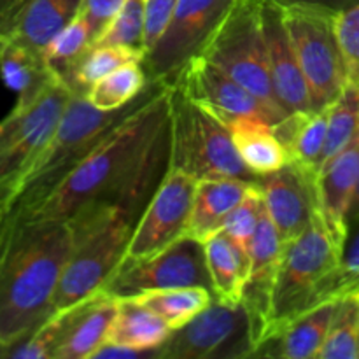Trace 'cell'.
I'll return each instance as SVG.
<instances>
[{
    "instance_id": "1",
    "label": "cell",
    "mask_w": 359,
    "mask_h": 359,
    "mask_svg": "<svg viewBox=\"0 0 359 359\" xmlns=\"http://www.w3.org/2000/svg\"><path fill=\"white\" fill-rule=\"evenodd\" d=\"M72 244L65 219L0 226V347L30 335L51 318Z\"/></svg>"
},
{
    "instance_id": "2",
    "label": "cell",
    "mask_w": 359,
    "mask_h": 359,
    "mask_svg": "<svg viewBox=\"0 0 359 359\" xmlns=\"http://www.w3.org/2000/svg\"><path fill=\"white\" fill-rule=\"evenodd\" d=\"M165 84L149 81L135 100L114 111H102L86 97L72 95L48 146L4 212L0 226L28 219L119 121L154 97Z\"/></svg>"
},
{
    "instance_id": "3",
    "label": "cell",
    "mask_w": 359,
    "mask_h": 359,
    "mask_svg": "<svg viewBox=\"0 0 359 359\" xmlns=\"http://www.w3.org/2000/svg\"><path fill=\"white\" fill-rule=\"evenodd\" d=\"M137 217L116 203H88L69 219L74 244L63 269L53 314H62L105 287L125 259Z\"/></svg>"
},
{
    "instance_id": "4",
    "label": "cell",
    "mask_w": 359,
    "mask_h": 359,
    "mask_svg": "<svg viewBox=\"0 0 359 359\" xmlns=\"http://www.w3.org/2000/svg\"><path fill=\"white\" fill-rule=\"evenodd\" d=\"M170 167L195 179L228 177L259 182L235 149L228 126L170 84Z\"/></svg>"
},
{
    "instance_id": "5",
    "label": "cell",
    "mask_w": 359,
    "mask_h": 359,
    "mask_svg": "<svg viewBox=\"0 0 359 359\" xmlns=\"http://www.w3.org/2000/svg\"><path fill=\"white\" fill-rule=\"evenodd\" d=\"M339 262L340 249L333 242L321 212H318L311 226L284 248L265 339L321 304L323 286Z\"/></svg>"
},
{
    "instance_id": "6",
    "label": "cell",
    "mask_w": 359,
    "mask_h": 359,
    "mask_svg": "<svg viewBox=\"0 0 359 359\" xmlns=\"http://www.w3.org/2000/svg\"><path fill=\"white\" fill-rule=\"evenodd\" d=\"M262 7L259 0H235L202 56L262 100L277 123L287 114L277 102L270 79Z\"/></svg>"
},
{
    "instance_id": "7",
    "label": "cell",
    "mask_w": 359,
    "mask_h": 359,
    "mask_svg": "<svg viewBox=\"0 0 359 359\" xmlns=\"http://www.w3.org/2000/svg\"><path fill=\"white\" fill-rule=\"evenodd\" d=\"M72 91L62 79L28 105H14L0 121V217L58 126Z\"/></svg>"
},
{
    "instance_id": "8",
    "label": "cell",
    "mask_w": 359,
    "mask_h": 359,
    "mask_svg": "<svg viewBox=\"0 0 359 359\" xmlns=\"http://www.w3.org/2000/svg\"><path fill=\"white\" fill-rule=\"evenodd\" d=\"M335 14L311 7H283L284 23L307 81L312 111L328 109L349 83L335 34Z\"/></svg>"
},
{
    "instance_id": "9",
    "label": "cell",
    "mask_w": 359,
    "mask_h": 359,
    "mask_svg": "<svg viewBox=\"0 0 359 359\" xmlns=\"http://www.w3.org/2000/svg\"><path fill=\"white\" fill-rule=\"evenodd\" d=\"M256 349L251 319L244 304L228 305L214 298L198 316L174 330L158 349L161 359L251 358Z\"/></svg>"
},
{
    "instance_id": "10",
    "label": "cell",
    "mask_w": 359,
    "mask_h": 359,
    "mask_svg": "<svg viewBox=\"0 0 359 359\" xmlns=\"http://www.w3.org/2000/svg\"><path fill=\"white\" fill-rule=\"evenodd\" d=\"M235 0H177L167 30L144 56L147 81L172 84L182 69L202 56Z\"/></svg>"
},
{
    "instance_id": "11",
    "label": "cell",
    "mask_w": 359,
    "mask_h": 359,
    "mask_svg": "<svg viewBox=\"0 0 359 359\" xmlns=\"http://www.w3.org/2000/svg\"><path fill=\"white\" fill-rule=\"evenodd\" d=\"M189 286L212 290L205 245L184 235L149 258L119 266L104 291L116 298H128L154 290Z\"/></svg>"
},
{
    "instance_id": "12",
    "label": "cell",
    "mask_w": 359,
    "mask_h": 359,
    "mask_svg": "<svg viewBox=\"0 0 359 359\" xmlns=\"http://www.w3.org/2000/svg\"><path fill=\"white\" fill-rule=\"evenodd\" d=\"M195 188L196 179L191 174L168 168L137 221L121 265L149 258L188 235Z\"/></svg>"
},
{
    "instance_id": "13",
    "label": "cell",
    "mask_w": 359,
    "mask_h": 359,
    "mask_svg": "<svg viewBox=\"0 0 359 359\" xmlns=\"http://www.w3.org/2000/svg\"><path fill=\"white\" fill-rule=\"evenodd\" d=\"M172 84L189 100L212 112L226 126L245 118L263 119L276 125V119L262 100L205 56L193 58Z\"/></svg>"
},
{
    "instance_id": "14",
    "label": "cell",
    "mask_w": 359,
    "mask_h": 359,
    "mask_svg": "<svg viewBox=\"0 0 359 359\" xmlns=\"http://www.w3.org/2000/svg\"><path fill=\"white\" fill-rule=\"evenodd\" d=\"M316 177L318 174L290 160L279 170L259 177L266 212L284 244L304 233L319 212Z\"/></svg>"
},
{
    "instance_id": "15",
    "label": "cell",
    "mask_w": 359,
    "mask_h": 359,
    "mask_svg": "<svg viewBox=\"0 0 359 359\" xmlns=\"http://www.w3.org/2000/svg\"><path fill=\"white\" fill-rule=\"evenodd\" d=\"M284 248L286 244L280 241L277 228L273 226L266 212L265 202H263L262 216H259L258 228H256L251 244V266H249L248 279L242 291V304L251 319L252 339H255L256 347L263 342L266 328H269L273 287H276Z\"/></svg>"
},
{
    "instance_id": "16",
    "label": "cell",
    "mask_w": 359,
    "mask_h": 359,
    "mask_svg": "<svg viewBox=\"0 0 359 359\" xmlns=\"http://www.w3.org/2000/svg\"><path fill=\"white\" fill-rule=\"evenodd\" d=\"M269 70L273 93L286 114L294 111H312L307 81L294 55L293 42L284 23L283 7L262 2Z\"/></svg>"
},
{
    "instance_id": "17",
    "label": "cell",
    "mask_w": 359,
    "mask_h": 359,
    "mask_svg": "<svg viewBox=\"0 0 359 359\" xmlns=\"http://www.w3.org/2000/svg\"><path fill=\"white\" fill-rule=\"evenodd\" d=\"M359 181V132L349 146L326 161L316 177L318 205L333 242L342 255L347 237L346 216Z\"/></svg>"
},
{
    "instance_id": "18",
    "label": "cell",
    "mask_w": 359,
    "mask_h": 359,
    "mask_svg": "<svg viewBox=\"0 0 359 359\" xmlns=\"http://www.w3.org/2000/svg\"><path fill=\"white\" fill-rule=\"evenodd\" d=\"M119 298L98 291L76 307L62 312L63 330L53 359H91L107 340Z\"/></svg>"
},
{
    "instance_id": "19",
    "label": "cell",
    "mask_w": 359,
    "mask_h": 359,
    "mask_svg": "<svg viewBox=\"0 0 359 359\" xmlns=\"http://www.w3.org/2000/svg\"><path fill=\"white\" fill-rule=\"evenodd\" d=\"M335 302L337 298L321 302L294 318L279 332L263 340L251 358L318 359L328 335Z\"/></svg>"
},
{
    "instance_id": "20",
    "label": "cell",
    "mask_w": 359,
    "mask_h": 359,
    "mask_svg": "<svg viewBox=\"0 0 359 359\" xmlns=\"http://www.w3.org/2000/svg\"><path fill=\"white\" fill-rule=\"evenodd\" d=\"M252 184H258V182L228 177L196 179L188 226L189 237L207 242L210 237L219 233L231 210L242 202Z\"/></svg>"
},
{
    "instance_id": "21",
    "label": "cell",
    "mask_w": 359,
    "mask_h": 359,
    "mask_svg": "<svg viewBox=\"0 0 359 359\" xmlns=\"http://www.w3.org/2000/svg\"><path fill=\"white\" fill-rule=\"evenodd\" d=\"M0 79L16 93V105H28L60 77L42 53L0 35Z\"/></svg>"
},
{
    "instance_id": "22",
    "label": "cell",
    "mask_w": 359,
    "mask_h": 359,
    "mask_svg": "<svg viewBox=\"0 0 359 359\" xmlns=\"http://www.w3.org/2000/svg\"><path fill=\"white\" fill-rule=\"evenodd\" d=\"M328 112L294 111L272 125L273 133L286 149L290 161L318 174L328 133Z\"/></svg>"
},
{
    "instance_id": "23",
    "label": "cell",
    "mask_w": 359,
    "mask_h": 359,
    "mask_svg": "<svg viewBox=\"0 0 359 359\" xmlns=\"http://www.w3.org/2000/svg\"><path fill=\"white\" fill-rule=\"evenodd\" d=\"M84 0H30L7 37L42 53L60 30L81 14Z\"/></svg>"
},
{
    "instance_id": "24",
    "label": "cell",
    "mask_w": 359,
    "mask_h": 359,
    "mask_svg": "<svg viewBox=\"0 0 359 359\" xmlns=\"http://www.w3.org/2000/svg\"><path fill=\"white\" fill-rule=\"evenodd\" d=\"M174 330L151 309L135 298H119L118 312L109 328L105 342L151 353L158 358V349L167 342Z\"/></svg>"
},
{
    "instance_id": "25",
    "label": "cell",
    "mask_w": 359,
    "mask_h": 359,
    "mask_svg": "<svg viewBox=\"0 0 359 359\" xmlns=\"http://www.w3.org/2000/svg\"><path fill=\"white\" fill-rule=\"evenodd\" d=\"M144 53L126 46L90 44L81 55L67 62L55 72L74 95L88 97L97 81L130 62H142Z\"/></svg>"
},
{
    "instance_id": "26",
    "label": "cell",
    "mask_w": 359,
    "mask_h": 359,
    "mask_svg": "<svg viewBox=\"0 0 359 359\" xmlns=\"http://www.w3.org/2000/svg\"><path fill=\"white\" fill-rule=\"evenodd\" d=\"M228 130L245 167L258 177L279 170L290 160L284 146L273 133L272 125L263 119H238L231 123Z\"/></svg>"
},
{
    "instance_id": "27",
    "label": "cell",
    "mask_w": 359,
    "mask_h": 359,
    "mask_svg": "<svg viewBox=\"0 0 359 359\" xmlns=\"http://www.w3.org/2000/svg\"><path fill=\"white\" fill-rule=\"evenodd\" d=\"M212 291L217 300L228 305L242 304V291L251 259L242 255L223 231L203 242Z\"/></svg>"
},
{
    "instance_id": "28",
    "label": "cell",
    "mask_w": 359,
    "mask_h": 359,
    "mask_svg": "<svg viewBox=\"0 0 359 359\" xmlns=\"http://www.w3.org/2000/svg\"><path fill=\"white\" fill-rule=\"evenodd\" d=\"M132 298L156 312L172 330H179L198 316L203 309L209 307L216 294L209 287L189 286L147 291Z\"/></svg>"
},
{
    "instance_id": "29",
    "label": "cell",
    "mask_w": 359,
    "mask_h": 359,
    "mask_svg": "<svg viewBox=\"0 0 359 359\" xmlns=\"http://www.w3.org/2000/svg\"><path fill=\"white\" fill-rule=\"evenodd\" d=\"M318 359H359V286L337 297L328 335Z\"/></svg>"
},
{
    "instance_id": "30",
    "label": "cell",
    "mask_w": 359,
    "mask_h": 359,
    "mask_svg": "<svg viewBox=\"0 0 359 359\" xmlns=\"http://www.w3.org/2000/svg\"><path fill=\"white\" fill-rule=\"evenodd\" d=\"M142 62H130L93 84L88 100L102 111H114L135 100L147 86Z\"/></svg>"
},
{
    "instance_id": "31",
    "label": "cell",
    "mask_w": 359,
    "mask_h": 359,
    "mask_svg": "<svg viewBox=\"0 0 359 359\" xmlns=\"http://www.w3.org/2000/svg\"><path fill=\"white\" fill-rule=\"evenodd\" d=\"M359 132V84L347 83L340 97L330 105L328 133L321 167L346 149Z\"/></svg>"
},
{
    "instance_id": "32",
    "label": "cell",
    "mask_w": 359,
    "mask_h": 359,
    "mask_svg": "<svg viewBox=\"0 0 359 359\" xmlns=\"http://www.w3.org/2000/svg\"><path fill=\"white\" fill-rule=\"evenodd\" d=\"M144 20H146V0H125L100 37L95 39L91 44L126 46L144 53Z\"/></svg>"
},
{
    "instance_id": "33",
    "label": "cell",
    "mask_w": 359,
    "mask_h": 359,
    "mask_svg": "<svg viewBox=\"0 0 359 359\" xmlns=\"http://www.w3.org/2000/svg\"><path fill=\"white\" fill-rule=\"evenodd\" d=\"M263 209V195L259 184H252L248 195L242 198V202L231 210L228 219L224 221L223 233L228 241L238 249L244 256L251 259V244L255 238L256 228H258L259 216Z\"/></svg>"
},
{
    "instance_id": "34",
    "label": "cell",
    "mask_w": 359,
    "mask_h": 359,
    "mask_svg": "<svg viewBox=\"0 0 359 359\" xmlns=\"http://www.w3.org/2000/svg\"><path fill=\"white\" fill-rule=\"evenodd\" d=\"M359 286V221L347 231L339 266L321 290V302L333 300Z\"/></svg>"
},
{
    "instance_id": "35",
    "label": "cell",
    "mask_w": 359,
    "mask_h": 359,
    "mask_svg": "<svg viewBox=\"0 0 359 359\" xmlns=\"http://www.w3.org/2000/svg\"><path fill=\"white\" fill-rule=\"evenodd\" d=\"M91 42H93L91 28L88 25L86 18H84L83 11H81L79 16L74 21H70L49 42L48 48L44 49V56L49 65L53 67V70H56L62 65H65L67 62L76 58L77 55H81Z\"/></svg>"
},
{
    "instance_id": "36",
    "label": "cell",
    "mask_w": 359,
    "mask_h": 359,
    "mask_svg": "<svg viewBox=\"0 0 359 359\" xmlns=\"http://www.w3.org/2000/svg\"><path fill=\"white\" fill-rule=\"evenodd\" d=\"M335 34L347 70V81L359 84V4L335 14Z\"/></svg>"
},
{
    "instance_id": "37",
    "label": "cell",
    "mask_w": 359,
    "mask_h": 359,
    "mask_svg": "<svg viewBox=\"0 0 359 359\" xmlns=\"http://www.w3.org/2000/svg\"><path fill=\"white\" fill-rule=\"evenodd\" d=\"M177 0H146V20H144V53L154 48L172 20Z\"/></svg>"
},
{
    "instance_id": "38",
    "label": "cell",
    "mask_w": 359,
    "mask_h": 359,
    "mask_svg": "<svg viewBox=\"0 0 359 359\" xmlns=\"http://www.w3.org/2000/svg\"><path fill=\"white\" fill-rule=\"evenodd\" d=\"M123 4H125V0H84L83 14L91 28L93 41L100 37V34L111 23V20Z\"/></svg>"
},
{
    "instance_id": "39",
    "label": "cell",
    "mask_w": 359,
    "mask_h": 359,
    "mask_svg": "<svg viewBox=\"0 0 359 359\" xmlns=\"http://www.w3.org/2000/svg\"><path fill=\"white\" fill-rule=\"evenodd\" d=\"M259 2L276 4L279 7H311V9L340 13V11L347 9V7L358 6L359 0H259Z\"/></svg>"
},
{
    "instance_id": "40",
    "label": "cell",
    "mask_w": 359,
    "mask_h": 359,
    "mask_svg": "<svg viewBox=\"0 0 359 359\" xmlns=\"http://www.w3.org/2000/svg\"><path fill=\"white\" fill-rule=\"evenodd\" d=\"M30 0H0V35H7Z\"/></svg>"
},
{
    "instance_id": "41",
    "label": "cell",
    "mask_w": 359,
    "mask_h": 359,
    "mask_svg": "<svg viewBox=\"0 0 359 359\" xmlns=\"http://www.w3.org/2000/svg\"><path fill=\"white\" fill-rule=\"evenodd\" d=\"M359 221V181L356 189H354V195L351 198L349 209H347V216H346V224H347V231H349L351 226H354Z\"/></svg>"
},
{
    "instance_id": "42",
    "label": "cell",
    "mask_w": 359,
    "mask_h": 359,
    "mask_svg": "<svg viewBox=\"0 0 359 359\" xmlns=\"http://www.w3.org/2000/svg\"><path fill=\"white\" fill-rule=\"evenodd\" d=\"M0 219H2V217H0Z\"/></svg>"
}]
</instances>
